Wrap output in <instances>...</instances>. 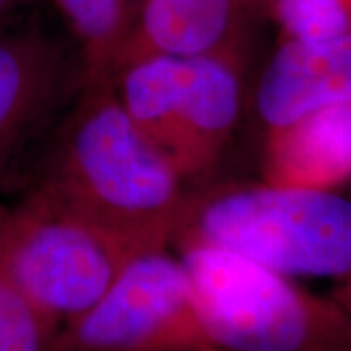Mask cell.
<instances>
[{
  "label": "cell",
  "instance_id": "9a60e30c",
  "mask_svg": "<svg viewBox=\"0 0 351 351\" xmlns=\"http://www.w3.org/2000/svg\"><path fill=\"white\" fill-rule=\"evenodd\" d=\"M203 351H232V350H225V348H207V350H203Z\"/></svg>",
  "mask_w": 351,
  "mask_h": 351
},
{
  "label": "cell",
  "instance_id": "6da1fadb",
  "mask_svg": "<svg viewBox=\"0 0 351 351\" xmlns=\"http://www.w3.org/2000/svg\"><path fill=\"white\" fill-rule=\"evenodd\" d=\"M186 186L108 82L78 90L55 127L34 189L138 252H152L172 246Z\"/></svg>",
  "mask_w": 351,
  "mask_h": 351
},
{
  "label": "cell",
  "instance_id": "5bb4252c",
  "mask_svg": "<svg viewBox=\"0 0 351 351\" xmlns=\"http://www.w3.org/2000/svg\"><path fill=\"white\" fill-rule=\"evenodd\" d=\"M20 2H24V0H0V18L8 10H12L14 6H18Z\"/></svg>",
  "mask_w": 351,
  "mask_h": 351
},
{
  "label": "cell",
  "instance_id": "52a82bcc",
  "mask_svg": "<svg viewBox=\"0 0 351 351\" xmlns=\"http://www.w3.org/2000/svg\"><path fill=\"white\" fill-rule=\"evenodd\" d=\"M80 59L36 25L0 29V170L49 125L73 88Z\"/></svg>",
  "mask_w": 351,
  "mask_h": 351
},
{
  "label": "cell",
  "instance_id": "5b68a950",
  "mask_svg": "<svg viewBox=\"0 0 351 351\" xmlns=\"http://www.w3.org/2000/svg\"><path fill=\"white\" fill-rule=\"evenodd\" d=\"M244 57H154L127 80L131 121L162 151L184 182L203 180L223 160L239 125Z\"/></svg>",
  "mask_w": 351,
  "mask_h": 351
},
{
  "label": "cell",
  "instance_id": "277c9868",
  "mask_svg": "<svg viewBox=\"0 0 351 351\" xmlns=\"http://www.w3.org/2000/svg\"><path fill=\"white\" fill-rule=\"evenodd\" d=\"M138 254L36 189L0 207V267L57 326L88 311Z\"/></svg>",
  "mask_w": 351,
  "mask_h": 351
},
{
  "label": "cell",
  "instance_id": "8fae6325",
  "mask_svg": "<svg viewBox=\"0 0 351 351\" xmlns=\"http://www.w3.org/2000/svg\"><path fill=\"white\" fill-rule=\"evenodd\" d=\"M53 4L75 39L82 86L112 82L141 0H53Z\"/></svg>",
  "mask_w": 351,
  "mask_h": 351
},
{
  "label": "cell",
  "instance_id": "ba28073f",
  "mask_svg": "<svg viewBox=\"0 0 351 351\" xmlns=\"http://www.w3.org/2000/svg\"><path fill=\"white\" fill-rule=\"evenodd\" d=\"M262 8L265 0H141L115 73L151 55L244 57L250 25Z\"/></svg>",
  "mask_w": 351,
  "mask_h": 351
},
{
  "label": "cell",
  "instance_id": "8992f818",
  "mask_svg": "<svg viewBox=\"0 0 351 351\" xmlns=\"http://www.w3.org/2000/svg\"><path fill=\"white\" fill-rule=\"evenodd\" d=\"M213 348L180 256H135L88 311L59 326L51 351H203Z\"/></svg>",
  "mask_w": 351,
  "mask_h": 351
},
{
  "label": "cell",
  "instance_id": "7a4b0ae2",
  "mask_svg": "<svg viewBox=\"0 0 351 351\" xmlns=\"http://www.w3.org/2000/svg\"><path fill=\"white\" fill-rule=\"evenodd\" d=\"M172 246L230 252L291 279L351 281V201L265 182L188 189Z\"/></svg>",
  "mask_w": 351,
  "mask_h": 351
},
{
  "label": "cell",
  "instance_id": "4fadbf2b",
  "mask_svg": "<svg viewBox=\"0 0 351 351\" xmlns=\"http://www.w3.org/2000/svg\"><path fill=\"white\" fill-rule=\"evenodd\" d=\"M285 39L341 38L351 34V0H265Z\"/></svg>",
  "mask_w": 351,
  "mask_h": 351
},
{
  "label": "cell",
  "instance_id": "7c38bea8",
  "mask_svg": "<svg viewBox=\"0 0 351 351\" xmlns=\"http://www.w3.org/2000/svg\"><path fill=\"white\" fill-rule=\"evenodd\" d=\"M57 330L0 267V351H51Z\"/></svg>",
  "mask_w": 351,
  "mask_h": 351
},
{
  "label": "cell",
  "instance_id": "9c48e42d",
  "mask_svg": "<svg viewBox=\"0 0 351 351\" xmlns=\"http://www.w3.org/2000/svg\"><path fill=\"white\" fill-rule=\"evenodd\" d=\"M254 101L267 129L351 101V34L322 41L283 39L263 69Z\"/></svg>",
  "mask_w": 351,
  "mask_h": 351
},
{
  "label": "cell",
  "instance_id": "3957f363",
  "mask_svg": "<svg viewBox=\"0 0 351 351\" xmlns=\"http://www.w3.org/2000/svg\"><path fill=\"white\" fill-rule=\"evenodd\" d=\"M215 348L232 351H351V306L215 248L178 252Z\"/></svg>",
  "mask_w": 351,
  "mask_h": 351
},
{
  "label": "cell",
  "instance_id": "30bf717a",
  "mask_svg": "<svg viewBox=\"0 0 351 351\" xmlns=\"http://www.w3.org/2000/svg\"><path fill=\"white\" fill-rule=\"evenodd\" d=\"M262 178L271 186L318 191H332L351 180V101L269 127Z\"/></svg>",
  "mask_w": 351,
  "mask_h": 351
}]
</instances>
